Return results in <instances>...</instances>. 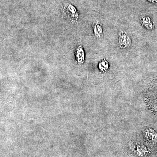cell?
Wrapping results in <instances>:
<instances>
[{
    "label": "cell",
    "instance_id": "6da1fadb",
    "mask_svg": "<svg viewBox=\"0 0 157 157\" xmlns=\"http://www.w3.org/2000/svg\"><path fill=\"white\" fill-rule=\"evenodd\" d=\"M129 151L133 157H153V148L146 142L132 141L129 144Z\"/></svg>",
    "mask_w": 157,
    "mask_h": 157
},
{
    "label": "cell",
    "instance_id": "7a4b0ae2",
    "mask_svg": "<svg viewBox=\"0 0 157 157\" xmlns=\"http://www.w3.org/2000/svg\"><path fill=\"white\" fill-rule=\"evenodd\" d=\"M62 12L67 19L73 25L78 23L79 14L76 8L70 3L65 2L62 7Z\"/></svg>",
    "mask_w": 157,
    "mask_h": 157
},
{
    "label": "cell",
    "instance_id": "3957f363",
    "mask_svg": "<svg viewBox=\"0 0 157 157\" xmlns=\"http://www.w3.org/2000/svg\"><path fill=\"white\" fill-rule=\"evenodd\" d=\"M143 138L145 142L152 147H157V133L154 129H145L143 132Z\"/></svg>",
    "mask_w": 157,
    "mask_h": 157
},
{
    "label": "cell",
    "instance_id": "277c9868",
    "mask_svg": "<svg viewBox=\"0 0 157 157\" xmlns=\"http://www.w3.org/2000/svg\"><path fill=\"white\" fill-rule=\"evenodd\" d=\"M132 41L131 37L126 32L121 31L119 34L118 44L122 49H126L132 45Z\"/></svg>",
    "mask_w": 157,
    "mask_h": 157
},
{
    "label": "cell",
    "instance_id": "5b68a950",
    "mask_svg": "<svg viewBox=\"0 0 157 157\" xmlns=\"http://www.w3.org/2000/svg\"><path fill=\"white\" fill-rule=\"evenodd\" d=\"M93 32L94 35L98 39H101L103 37V29L102 24L98 21H94L93 25Z\"/></svg>",
    "mask_w": 157,
    "mask_h": 157
},
{
    "label": "cell",
    "instance_id": "8992f818",
    "mask_svg": "<svg viewBox=\"0 0 157 157\" xmlns=\"http://www.w3.org/2000/svg\"><path fill=\"white\" fill-rule=\"evenodd\" d=\"M75 58L77 63L79 64L83 63L85 62V52L83 47L81 45H78L76 48L75 52Z\"/></svg>",
    "mask_w": 157,
    "mask_h": 157
},
{
    "label": "cell",
    "instance_id": "52a82bcc",
    "mask_svg": "<svg viewBox=\"0 0 157 157\" xmlns=\"http://www.w3.org/2000/svg\"><path fill=\"white\" fill-rule=\"evenodd\" d=\"M141 25L148 30H151L154 28V24L148 16H143L140 18Z\"/></svg>",
    "mask_w": 157,
    "mask_h": 157
},
{
    "label": "cell",
    "instance_id": "ba28073f",
    "mask_svg": "<svg viewBox=\"0 0 157 157\" xmlns=\"http://www.w3.org/2000/svg\"><path fill=\"white\" fill-rule=\"evenodd\" d=\"M109 62L107 61L106 59H103V60L99 62L98 64V68L99 70L103 73L107 72L109 69Z\"/></svg>",
    "mask_w": 157,
    "mask_h": 157
},
{
    "label": "cell",
    "instance_id": "9c48e42d",
    "mask_svg": "<svg viewBox=\"0 0 157 157\" xmlns=\"http://www.w3.org/2000/svg\"><path fill=\"white\" fill-rule=\"evenodd\" d=\"M149 2L151 3H157V0H147Z\"/></svg>",
    "mask_w": 157,
    "mask_h": 157
}]
</instances>
